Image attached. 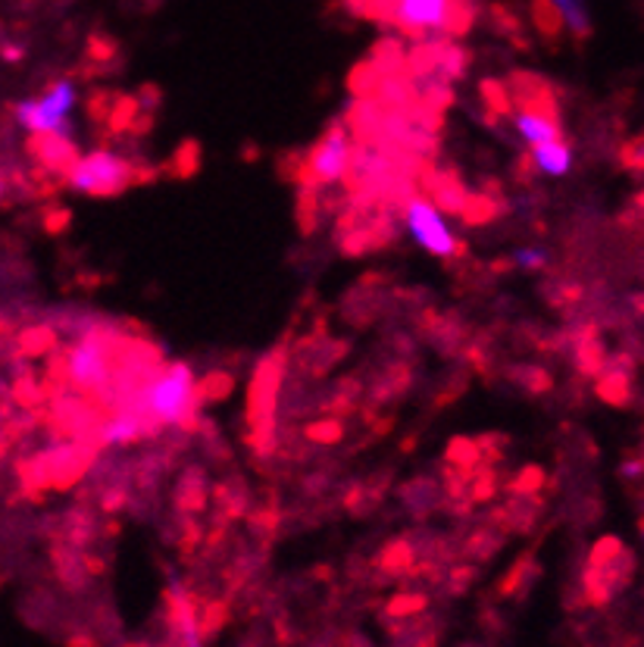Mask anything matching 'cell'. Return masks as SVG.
<instances>
[{
  "label": "cell",
  "mask_w": 644,
  "mask_h": 647,
  "mask_svg": "<svg viewBox=\"0 0 644 647\" xmlns=\"http://www.w3.org/2000/svg\"><path fill=\"white\" fill-rule=\"evenodd\" d=\"M200 404V388L185 364L166 366L164 372L148 385L138 388L135 398L126 404L148 419L150 426H182L195 429V414Z\"/></svg>",
  "instance_id": "obj_1"
},
{
  "label": "cell",
  "mask_w": 644,
  "mask_h": 647,
  "mask_svg": "<svg viewBox=\"0 0 644 647\" xmlns=\"http://www.w3.org/2000/svg\"><path fill=\"white\" fill-rule=\"evenodd\" d=\"M385 17L395 19L397 29L416 38L429 32L460 34L469 26V13L460 0H388Z\"/></svg>",
  "instance_id": "obj_2"
},
{
  "label": "cell",
  "mask_w": 644,
  "mask_h": 647,
  "mask_svg": "<svg viewBox=\"0 0 644 647\" xmlns=\"http://www.w3.org/2000/svg\"><path fill=\"white\" fill-rule=\"evenodd\" d=\"M135 179H138V172L132 169V163L116 157L110 150L88 153L67 176L69 188H76L82 195H95V198H113L126 185H132Z\"/></svg>",
  "instance_id": "obj_3"
},
{
  "label": "cell",
  "mask_w": 644,
  "mask_h": 647,
  "mask_svg": "<svg viewBox=\"0 0 644 647\" xmlns=\"http://www.w3.org/2000/svg\"><path fill=\"white\" fill-rule=\"evenodd\" d=\"M63 376L69 379L72 388L79 391H95L103 395V388L110 382V348L103 332H85V338L69 348L67 360H63Z\"/></svg>",
  "instance_id": "obj_4"
},
{
  "label": "cell",
  "mask_w": 644,
  "mask_h": 647,
  "mask_svg": "<svg viewBox=\"0 0 644 647\" xmlns=\"http://www.w3.org/2000/svg\"><path fill=\"white\" fill-rule=\"evenodd\" d=\"M350 153H354V148L347 141V129L341 122H335V126H329V132L319 138V145L310 150L307 163L300 167L298 179L307 188L338 182L350 169Z\"/></svg>",
  "instance_id": "obj_5"
},
{
  "label": "cell",
  "mask_w": 644,
  "mask_h": 647,
  "mask_svg": "<svg viewBox=\"0 0 644 647\" xmlns=\"http://www.w3.org/2000/svg\"><path fill=\"white\" fill-rule=\"evenodd\" d=\"M404 216H407V229L416 238L419 248H426L435 257H454V253H463V245L454 241V235L447 229V222L442 219V213L435 210V203L429 198H407L404 203Z\"/></svg>",
  "instance_id": "obj_6"
},
{
  "label": "cell",
  "mask_w": 644,
  "mask_h": 647,
  "mask_svg": "<svg viewBox=\"0 0 644 647\" xmlns=\"http://www.w3.org/2000/svg\"><path fill=\"white\" fill-rule=\"evenodd\" d=\"M29 150L41 160V167L63 172V176H69L79 163V150L69 145V138H60V135H34Z\"/></svg>",
  "instance_id": "obj_7"
},
{
  "label": "cell",
  "mask_w": 644,
  "mask_h": 647,
  "mask_svg": "<svg viewBox=\"0 0 644 647\" xmlns=\"http://www.w3.org/2000/svg\"><path fill=\"white\" fill-rule=\"evenodd\" d=\"M513 126L516 132L523 135V141H529L532 148H542V145H554L561 141V122L551 113L542 110H516L513 113Z\"/></svg>",
  "instance_id": "obj_8"
},
{
  "label": "cell",
  "mask_w": 644,
  "mask_h": 647,
  "mask_svg": "<svg viewBox=\"0 0 644 647\" xmlns=\"http://www.w3.org/2000/svg\"><path fill=\"white\" fill-rule=\"evenodd\" d=\"M532 163H535V169L547 172V176H566L569 167H573V150L561 145V141L542 145V148H535V153H532Z\"/></svg>",
  "instance_id": "obj_9"
},
{
  "label": "cell",
  "mask_w": 644,
  "mask_h": 647,
  "mask_svg": "<svg viewBox=\"0 0 644 647\" xmlns=\"http://www.w3.org/2000/svg\"><path fill=\"white\" fill-rule=\"evenodd\" d=\"M554 10L561 13L563 26L573 32V38H588L592 34V19H588V10H585V0H551Z\"/></svg>",
  "instance_id": "obj_10"
},
{
  "label": "cell",
  "mask_w": 644,
  "mask_h": 647,
  "mask_svg": "<svg viewBox=\"0 0 644 647\" xmlns=\"http://www.w3.org/2000/svg\"><path fill=\"white\" fill-rule=\"evenodd\" d=\"M597 395L604 400H611L616 407H623L632 398V376H623V372H604L601 382H597Z\"/></svg>",
  "instance_id": "obj_11"
},
{
  "label": "cell",
  "mask_w": 644,
  "mask_h": 647,
  "mask_svg": "<svg viewBox=\"0 0 644 647\" xmlns=\"http://www.w3.org/2000/svg\"><path fill=\"white\" fill-rule=\"evenodd\" d=\"M17 122L26 129V132L32 135H48V113H44V107H41V100H22L17 103Z\"/></svg>",
  "instance_id": "obj_12"
},
{
  "label": "cell",
  "mask_w": 644,
  "mask_h": 647,
  "mask_svg": "<svg viewBox=\"0 0 644 647\" xmlns=\"http://www.w3.org/2000/svg\"><path fill=\"white\" fill-rule=\"evenodd\" d=\"M176 504H179V510H200L204 507V481H200L198 469L185 476Z\"/></svg>",
  "instance_id": "obj_13"
},
{
  "label": "cell",
  "mask_w": 644,
  "mask_h": 647,
  "mask_svg": "<svg viewBox=\"0 0 644 647\" xmlns=\"http://www.w3.org/2000/svg\"><path fill=\"white\" fill-rule=\"evenodd\" d=\"M198 388H200V400H216V398L222 400L231 395L235 379H231L229 372H210V376H207Z\"/></svg>",
  "instance_id": "obj_14"
},
{
  "label": "cell",
  "mask_w": 644,
  "mask_h": 647,
  "mask_svg": "<svg viewBox=\"0 0 644 647\" xmlns=\"http://www.w3.org/2000/svg\"><path fill=\"white\" fill-rule=\"evenodd\" d=\"M447 457H450V464L460 466V469H473V466L479 464V445L476 441H463V438H457V441H450V448H447Z\"/></svg>",
  "instance_id": "obj_15"
},
{
  "label": "cell",
  "mask_w": 644,
  "mask_h": 647,
  "mask_svg": "<svg viewBox=\"0 0 644 647\" xmlns=\"http://www.w3.org/2000/svg\"><path fill=\"white\" fill-rule=\"evenodd\" d=\"M513 379H519V382L529 388L532 395H542V391H551V385H554V379L547 376L545 369H535V366H519V369L513 372Z\"/></svg>",
  "instance_id": "obj_16"
},
{
  "label": "cell",
  "mask_w": 644,
  "mask_h": 647,
  "mask_svg": "<svg viewBox=\"0 0 644 647\" xmlns=\"http://www.w3.org/2000/svg\"><path fill=\"white\" fill-rule=\"evenodd\" d=\"M307 438L316 441V445H335V441H341V438H345V426H341L338 419H329V422H314V426H307Z\"/></svg>",
  "instance_id": "obj_17"
},
{
  "label": "cell",
  "mask_w": 644,
  "mask_h": 647,
  "mask_svg": "<svg viewBox=\"0 0 644 647\" xmlns=\"http://www.w3.org/2000/svg\"><path fill=\"white\" fill-rule=\"evenodd\" d=\"M57 569H60V576H63V581H69V588H79L82 585V569L79 566H85V557L79 560L76 554H63V550H57Z\"/></svg>",
  "instance_id": "obj_18"
},
{
  "label": "cell",
  "mask_w": 644,
  "mask_h": 647,
  "mask_svg": "<svg viewBox=\"0 0 644 647\" xmlns=\"http://www.w3.org/2000/svg\"><path fill=\"white\" fill-rule=\"evenodd\" d=\"M53 345V332L50 329H29V332H22L19 338V350L22 354H41V350H48Z\"/></svg>",
  "instance_id": "obj_19"
},
{
  "label": "cell",
  "mask_w": 644,
  "mask_h": 647,
  "mask_svg": "<svg viewBox=\"0 0 644 647\" xmlns=\"http://www.w3.org/2000/svg\"><path fill=\"white\" fill-rule=\"evenodd\" d=\"M542 479H545V472H542L538 466H526V469L511 481V491H516V495H532L535 488H542Z\"/></svg>",
  "instance_id": "obj_20"
},
{
  "label": "cell",
  "mask_w": 644,
  "mask_h": 647,
  "mask_svg": "<svg viewBox=\"0 0 644 647\" xmlns=\"http://www.w3.org/2000/svg\"><path fill=\"white\" fill-rule=\"evenodd\" d=\"M513 263L519 266V269H526V272H538V269H545L547 257L542 248H523L513 253Z\"/></svg>",
  "instance_id": "obj_21"
},
{
  "label": "cell",
  "mask_w": 644,
  "mask_h": 647,
  "mask_svg": "<svg viewBox=\"0 0 644 647\" xmlns=\"http://www.w3.org/2000/svg\"><path fill=\"white\" fill-rule=\"evenodd\" d=\"M410 560H414V550L407 548L404 541H397V545H392V548L385 550V557H382V566H385V569H392V573H397V569L410 566Z\"/></svg>",
  "instance_id": "obj_22"
},
{
  "label": "cell",
  "mask_w": 644,
  "mask_h": 647,
  "mask_svg": "<svg viewBox=\"0 0 644 647\" xmlns=\"http://www.w3.org/2000/svg\"><path fill=\"white\" fill-rule=\"evenodd\" d=\"M226 623V607L222 604H210L207 610H204V616H200V635L204 638H214L216 629Z\"/></svg>",
  "instance_id": "obj_23"
},
{
  "label": "cell",
  "mask_w": 644,
  "mask_h": 647,
  "mask_svg": "<svg viewBox=\"0 0 644 647\" xmlns=\"http://www.w3.org/2000/svg\"><path fill=\"white\" fill-rule=\"evenodd\" d=\"M426 607V598H419V595H400L388 604V614L392 616H407V614H419Z\"/></svg>",
  "instance_id": "obj_24"
},
{
  "label": "cell",
  "mask_w": 644,
  "mask_h": 647,
  "mask_svg": "<svg viewBox=\"0 0 644 647\" xmlns=\"http://www.w3.org/2000/svg\"><path fill=\"white\" fill-rule=\"evenodd\" d=\"M482 94L488 100V107H495V113H507V110H511V100L504 98V91H501V84L497 82L482 84Z\"/></svg>",
  "instance_id": "obj_25"
},
{
  "label": "cell",
  "mask_w": 644,
  "mask_h": 647,
  "mask_svg": "<svg viewBox=\"0 0 644 647\" xmlns=\"http://www.w3.org/2000/svg\"><path fill=\"white\" fill-rule=\"evenodd\" d=\"M623 163H626L628 169H644V135L642 138H635L632 145H626V150H623Z\"/></svg>",
  "instance_id": "obj_26"
},
{
  "label": "cell",
  "mask_w": 644,
  "mask_h": 647,
  "mask_svg": "<svg viewBox=\"0 0 644 647\" xmlns=\"http://www.w3.org/2000/svg\"><path fill=\"white\" fill-rule=\"evenodd\" d=\"M198 153H200V148L195 145V141H185L182 145V150H179V160H182V176H191L195 169H198Z\"/></svg>",
  "instance_id": "obj_27"
},
{
  "label": "cell",
  "mask_w": 644,
  "mask_h": 647,
  "mask_svg": "<svg viewBox=\"0 0 644 647\" xmlns=\"http://www.w3.org/2000/svg\"><path fill=\"white\" fill-rule=\"evenodd\" d=\"M495 472H482L479 481H476V488H473V500H488L492 495H495Z\"/></svg>",
  "instance_id": "obj_28"
},
{
  "label": "cell",
  "mask_w": 644,
  "mask_h": 647,
  "mask_svg": "<svg viewBox=\"0 0 644 647\" xmlns=\"http://www.w3.org/2000/svg\"><path fill=\"white\" fill-rule=\"evenodd\" d=\"M100 507L107 510V514H116V510H122L126 507V491L122 488H116V491H107L103 500H100Z\"/></svg>",
  "instance_id": "obj_29"
},
{
  "label": "cell",
  "mask_w": 644,
  "mask_h": 647,
  "mask_svg": "<svg viewBox=\"0 0 644 647\" xmlns=\"http://www.w3.org/2000/svg\"><path fill=\"white\" fill-rule=\"evenodd\" d=\"M473 576H476L473 569H454V576H450V581H454V585H450V591H454V595H460L463 588H469Z\"/></svg>",
  "instance_id": "obj_30"
},
{
  "label": "cell",
  "mask_w": 644,
  "mask_h": 647,
  "mask_svg": "<svg viewBox=\"0 0 644 647\" xmlns=\"http://www.w3.org/2000/svg\"><path fill=\"white\" fill-rule=\"evenodd\" d=\"M620 476H623V479H638V476H644V457H632V460H626L623 469H620Z\"/></svg>",
  "instance_id": "obj_31"
},
{
  "label": "cell",
  "mask_w": 644,
  "mask_h": 647,
  "mask_svg": "<svg viewBox=\"0 0 644 647\" xmlns=\"http://www.w3.org/2000/svg\"><path fill=\"white\" fill-rule=\"evenodd\" d=\"M138 100H148V110H153L157 100H160V91H157V88H145V91L138 94Z\"/></svg>",
  "instance_id": "obj_32"
},
{
  "label": "cell",
  "mask_w": 644,
  "mask_h": 647,
  "mask_svg": "<svg viewBox=\"0 0 644 647\" xmlns=\"http://www.w3.org/2000/svg\"><path fill=\"white\" fill-rule=\"evenodd\" d=\"M63 222H69V213H57V216H50V232H53V229H60V226H63Z\"/></svg>",
  "instance_id": "obj_33"
},
{
  "label": "cell",
  "mask_w": 644,
  "mask_h": 647,
  "mask_svg": "<svg viewBox=\"0 0 644 647\" xmlns=\"http://www.w3.org/2000/svg\"><path fill=\"white\" fill-rule=\"evenodd\" d=\"M3 53H7V60H19V57H22V50H13V48H7L3 50Z\"/></svg>",
  "instance_id": "obj_34"
},
{
  "label": "cell",
  "mask_w": 644,
  "mask_h": 647,
  "mask_svg": "<svg viewBox=\"0 0 644 647\" xmlns=\"http://www.w3.org/2000/svg\"><path fill=\"white\" fill-rule=\"evenodd\" d=\"M69 645H72V647H91V641H88V638H72Z\"/></svg>",
  "instance_id": "obj_35"
},
{
  "label": "cell",
  "mask_w": 644,
  "mask_h": 647,
  "mask_svg": "<svg viewBox=\"0 0 644 647\" xmlns=\"http://www.w3.org/2000/svg\"><path fill=\"white\" fill-rule=\"evenodd\" d=\"M638 529H642V538H644V516H642V519H638Z\"/></svg>",
  "instance_id": "obj_36"
}]
</instances>
